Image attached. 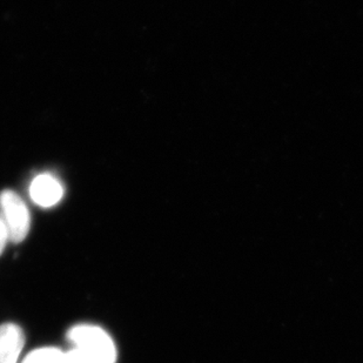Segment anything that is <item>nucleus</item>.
<instances>
[{
	"label": "nucleus",
	"mask_w": 363,
	"mask_h": 363,
	"mask_svg": "<svg viewBox=\"0 0 363 363\" xmlns=\"http://www.w3.org/2000/svg\"><path fill=\"white\" fill-rule=\"evenodd\" d=\"M64 355L58 348H40L28 354L21 363H62Z\"/></svg>",
	"instance_id": "obj_5"
},
{
	"label": "nucleus",
	"mask_w": 363,
	"mask_h": 363,
	"mask_svg": "<svg viewBox=\"0 0 363 363\" xmlns=\"http://www.w3.org/2000/svg\"><path fill=\"white\" fill-rule=\"evenodd\" d=\"M67 339L94 363L117 362L114 341L103 328L93 325H78L69 329Z\"/></svg>",
	"instance_id": "obj_1"
},
{
	"label": "nucleus",
	"mask_w": 363,
	"mask_h": 363,
	"mask_svg": "<svg viewBox=\"0 0 363 363\" xmlns=\"http://www.w3.org/2000/svg\"><path fill=\"white\" fill-rule=\"evenodd\" d=\"M24 345L25 334L19 325H0V363H18Z\"/></svg>",
	"instance_id": "obj_4"
},
{
	"label": "nucleus",
	"mask_w": 363,
	"mask_h": 363,
	"mask_svg": "<svg viewBox=\"0 0 363 363\" xmlns=\"http://www.w3.org/2000/svg\"><path fill=\"white\" fill-rule=\"evenodd\" d=\"M0 212L9 230L10 241L19 243L25 240L30 232V212L24 200L17 193L5 189L0 193Z\"/></svg>",
	"instance_id": "obj_2"
},
{
	"label": "nucleus",
	"mask_w": 363,
	"mask_h": 363,
	"mask_svg": "<svg viewBox=\"0 0 363 363\" xmlns=\"http://www.w3.org/2000/svg\"><path fill=\"white\" fill-rule=\"evenodd\" d=\"M30 196L35 203L48 208L62 199L64 189L55 177L50 173H43L33 179L30 186Z\"/></svg>",
	"instance_id": "obj_3"
},
{
	"label": "nucleus",
	"mask_w": 363,
	"mask_h": 363,
	"mask_svg": "<svg viewBox=\"0 0 363 363\" xmlns=\"http://www.w3.org/2000/svg\"><path fill=\"white\" fill-rule=\"evenodd\" d=\"M62 363H94L92 360H89L85 354H82L78 350H72L65 353Z\"/></svg>",
	"instance_id": "obj_6"
},
{
	"label": "nucleus",
	"mask_w": 363,
	"mask_h": 363,
	"mask_svg": "<svg viewBox=\"0 0 363 363\" xmlns=\"http://www.w3.org/2000/svg\"><path fill=\"white\" fill-rule=\"evenodd\" d=\"M10 241V237H9V230H7L6 225L4 223L3 218L0 216V255L3 254L6 243Z\"/></svg>",
	"instance_id": "obj_7"
}]
</instances>
